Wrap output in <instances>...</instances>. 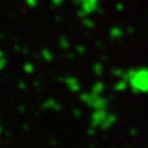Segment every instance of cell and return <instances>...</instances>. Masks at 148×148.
Instances as JSON below:
<instances>
[{"label": "cell", "instance_id": "8fae6325", "mask_svg": "<svg viewBox=\"0 0 148 148\" xmlns=\"http://www.w3.org/2000/svg\"><path fill=\"white\" fill-rule=\"evenodd\" d=\"M18 86H19V89H21V90H26V88H27V85H26V83H25L23 81H20L19 84H18Z\"/></svg>", "mask_w": 148, "mask_h": 148}, {"label": "cell", "instance_id": "7c38bea8", "mask_svg": "<svg viewBox=\"0 0 148 148\" xmlns=\"http://www.w3.org/2000/svg\"><path fill=\"white\" fill-rule=\"evenodd\" d=\"M73 116H76V117H81V112H79V110H73Z\"/></svg>", "mask_w": 148, "mask_h": 148}, {"label": "cell", "instance_id": "6da1fadb", "mask_svg": "<svg viewBox=\"0 0 148 148\" xmlns=\"http://www.w3.org/2000/svg\"><path fill=\"white\" fill-rule=\"evenodd\" d=\"M98 0H76V3L81 5V10L78 11V15L82 18H85L89 13L93 12L96 10Z\"/></svg>", "mask_w": 148, "mask_h": 148}, {"label": "cell", "instance_id": "52a82bcc", "mask_svg": "<svg viewBox=\"0 0 148 148\" xmlns=\"http://www.w3.org/2000/svg\"><path fill=\"white\" fill-rule=\"evenodd\" d=\"M91 119H92V124L93 125H98L104 119V113L100 112V111H99V112H96V113L92 114V118Z\"/></svg>", "mask_w": 148, "mask_h": 148}, {"label": "cell", "instance_id": "9a60e30c", "mask_svg": "<svg viewBox=\"0 0 148 148\" xmlns=\"http://www.w3.org/2000/svg\"><path fill=\"white\" fill-rule=\"evenodd\" d=\"M100 89H101V85H100V84H97V85L93 88L95 91H100Z\"/></svg>", "mask_w": 148, "mask_h": 148}, {"label": "cell", "instance_id": "9c48e42d", "mask_svg": "<svg viewBox=\"0 0 148 148\" xmlns=\"http://www.w3.org/2000/svg\"><path fill=\"white\" fill-rule=\"evenodd\" d=\"M6 65H7V58L5 56V57H3L1 60H0V71H3L6 68Z\"/></svg>", "mask_w": 148, "mask_h": 148}, {"label": "cell", "instance_id": "ac0fdd59", "mask_svg": "<svg viewBox=\"0 0 148 148\" xmlns=\"http://www.w3.org/2000/svg\"><path fill=\"white\" fill-rule=\"evenodd\" d=\"M3 57H5V54H4V51H3V50H0V60H1Z\"/></svg>", "mask_w": 148, "mask_h": 148}, {"label": "cell", "instance_id": "277c9868", "mask_svg": "<svg viewBox=\"0 0 148 148\" xmlns=\"http://www.w3.org/2000/svg\"><path fill=\"white\" fill-rule=\"evenodd\" d=\"M40 55H41V57H42L46 62H51V61L54 60V54H53V51H51L50 49H48V48H43V49L41 50Z\"/></svg>", "mask_w": 148, "mask_h": 148}, {"label": "cell", "instance_id": "e0dca14e", "mask_svg": "<svg viewBox=\"0 0 148 148\" xmlns=\"http://www.w3.org/2000/svg\"><path fill=\"white\" fill-rule=\"evenodd\" d=\"M22 128H23V131H28L29 130V125H23Z\"/></svg>", "mask_w": 148, "mask_h": 148}, {"label": "cell", "instance_id": "5bb4252c", "mask_svg": "<svg viewBox=\"0 0 148 148\" xmlns=\"http://www.w3.org/2000/svg\"><path fill=\"white\" fill-rule=\"evenodd\" d=\"M84 25H85V26H91V25H92V22H91L90 20L85 19V20H84Z\"/></svg>", "mask_w": 148, "mask_h": 148}, {"label": "cell", "instance_id": "8992f818", "mask_svg": "<svg viewBox=\"0 0 148 148\" xmlns=\"http://www.w3.org/2000/svg\"><path fill=\"white\" fill-rule=\"evenodd\" d=\"M58 45H60V47H61L62 49H64V50H66V49L70 47L69 40L66 39V36H64V35H62L61 38L58 39Z\"/></svg>", "mask_w": 148, "mask_h": 148}, {"label": "cell", "instance_id": "5b68a950", "mask_svg": "<svg viewBox=\"0 0 148 148\" xmlns=\"http://www.w3.org/2000/svg\"><path fill=\"white\" fill-rule=\"evenodd\" d=\"M22 70L25 71V73H27V75H32V73H34V71H35V66H34L33 63L26 62V63L22 65Z\"/></svg>", "mask_w": 148, "mask_h": 148}, {"label": "cell", "instance_id": "2e32d148", "mask_svg": "<svg viewBox=\"0 0 148 148\" xmlns=\"http://www.w3.org/2000/svg\"><path fill=\"white\" fill-rule=\"evenodd\" d=\"M77 51H78L79 54H82V53L84 51V49H83V47H82V46H78V47H77Z\"/></svg>", "mask_w": 148, "mask_h": 148}, {"label": "cell", "instance_id": "3957f363", "mask_svg": "<svg viewBox=\"0 0 148 148\" xmlns=\"http://www.w3.org/2000/svg\"><path fill=\"white\" fill-rule=\"evenodd\" d=\"M41 108L42 110H50V111H54V112H60V111H62L63 106L60 104V101H57L56 99L54 98H48L46 99L42 104H41Z\"/></svg>", "mask_w": 148, "mask_h": 148}, {"label": "cell", "instance_id": "ba28073f", "mask_svg": "<svg viewBox=\"0 0 148 148\" xmlns=\"http://www.w3.org/2000/svg\"><path fill=\"white\" fill-rule=\"evenodd\" d=\"M25 3L28 7L30 8H35L36 6L39 5V0H25Z\"/></svg>", "mask_w": 148, "mask_h": 148}, {"label": "cell", "instance_id": "4fadbf2b", "mask_svg": "<svg viewBox=\"0 0 148 148\" xmlns=\"http://www.w3.org/2000/svg\"><path fill=\"white\" fill-rule=\"evenodd\" d=\"M18 110H19V112L23 113L25 111H26V107H25V106H19V107H18Z\"/></svg>", "mask_w": 148, "mask_h": 148}, {"label": "cell", "instance_id": "30bf717a", "mask_svg": "<svg viewBox=\"0 0 148 148\" xmlns=\"http://www.w3.org/2000/svg\"><path fill=\"white\" fill-rule=\"evenodd\" d=\"M64 1H65V0H51V5L55 6V7H58V6H61Z\"/></svg>", "mask_w": 148, "mask_h": 148}, {"label": "cell", "instance_id": "d6986e66", "mask_svg": "<svg viewBox=\"0 0 148 148\" xmlns=\"http://www.w3.org/2000/svg\"><path fill=\"white\" fill-rule=\"evenodd\" d=\"M3 132H4V128H3V125H1V124H0V134H1Z\"/></svg>", "mask_w": 148, "mask_h": 148}, {"label": "cell", "instance_id": "7a4b0ae2", "mask_svg": "<svg viewBox=\"0 0 148 148\" xmlns=\"http://www.w3.org/2000/svg\"><path fill=\"white\" fill-rule=\"evenodd\" d=\"M61 81L64 83V85L71 91V92H79L81 90V85L77 78H75L73 76H65L63 78H61Z\"/></svg>", "mask_w": 148, "mask_h": 148}]
</instances>
